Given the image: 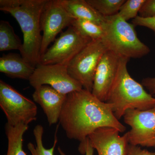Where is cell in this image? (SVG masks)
<instances>
[{"instance_id":"obj_11","label":"cell","mask_w":155,"mask_h":155,"mask_svg":"<svg viewBox=\"0 0 155 155\" xmlns=\"http://www.w3.org/2000/svg\"><path fill=\"white\" fill-rule=\"evenodd\" d=\"M120 58L116 53L108 50L101 58L97 67L91 92L104 102L107 101L109 92L116 78Z\"/></svg>"},{"instance_id":"obj_4","label":"cell","mask_w":155,"mask_h":155,"mask_svg":"<svg viewBox=\"0 0 155 155\" xmlns=\"http://www.w3.org/2000/svg\"><path fill=\"white\" fill-rule=\"evenodd\" d=\"M102 26L105 32L103 41L108 50L120 57L129 60L137 59L150 52L149 48L139 39L134 25L127 22L118 14L106 17Z\"/></svg>"},{"instance_id":"obj_2","label":"cell","mask_w":155,"mask_h":155,"mask_svg":"<svg viewBox=\"0 0 155 155\" xmlns=\"http://www.w3.org/2000/svg\"><path fill=\"white\" fill-rule=\"evenodd\" d=\"M47 1L0 0V10L14 17L22 31L23 42L20 54L35 67L41 58V17Z\"/></svg>"},{"instance_id":"obj_19","label":"cell","mask_w":155,"mask_h":155,"mask_svg":"<svg viewBox=\"0 0 155 155\" xmlns=\"http://www.w3.org/2000/svg\"><path fill=\"white\" fill-rule=\"evenodd\" d=\"M58 127V128L56 129L54 140L52 147L50 148L47 149L44 145L43 141L44 132V127L41 125H36L33 131L34 136L35 139V144L29 142L27 144V148L30 153L28 155H54L55 149L58 142L57 136Z\"/></svg>"},{"instance_id":"obj_12","label":"cell","mask_w":155,"mask_h":155,"mask_svg":"<svg viewBox=\"0 0 155 155\" xmlns=\"http://www.w3.org/2000/svg\"><path fill=\"white\" fill-rule=\"evenodd\" d=\"M110 127H101L89 136L91 144L98 155H126L129 143L128 134Z\"/></svg>"},{"instance_id":"obj_7","label":"cell","mask_w":155,"mask_h":155,"mask_svg":"<svg viewBox=\"0 0 155 155\" xmlns=\"http://www.w3.org/2000/svg\"><path fill=\"white\" fill-rule=\"evenodd\" d=\"M72 26L62 32L51 47L41 56L39 64L68 65L74 57L92 41Z\"/></svg>"},{"instance_id":"obj_15","label":"cell","mask_w":155,"mask_h":155,"mask_svg":"<svg viewBox=\"0 0 155 155\" xmlns=\"http://www.w3.org/2000/svg\"><path fill=\"white\" fill-rule=\"evenodd\" d=\"M59 2L75 19L89 20L102 25L106 17L101 15L86 0H58Z\"/></svg>"},{"instance_id":"obj_21","label":"cell","mask_w":155,"mask_h":155,"mask_svg":"<svg viewBox=\"0 0 155 155\" xmlns=\"http://www.w3.org/2000/svg\"><path fill=\"white\" fill-rule=\"evenodd\" d=\"M146 0H127L125 1L118 14L126 21L134 19L143 5Z\"/></svg>"},{"instance_id":"obj_25","label":"cell","mask_w":155,"mask_h":155,"mask_svg":"<svg viewBox=\"0 0 155 155\" xmlns=\"http://www.w3.org/2000/svg\"><path fill=\"white\" fill-rule=\"evenodd\" d=\"M141 84L143 87L148 91L149 93L155 98V77L143 78Z\"/></svg>"},{"instance_id":"obj_5","label":"cell","mask_w":155,"mask_h":155,"mask_svg":"<svg viewBox=\"0 0 155 155\" xmlns=\"http://www.w3.org/2000/svg\"><path fill=\"white\" fill-rule=\"evenodd\" d=\"M0 107L13 126L28 125L36 121L38 108L34 101L20 94L13 87L0 80Z\"/></svg>"},{"instance_id":"obj_24","label":"cell","mask_w":155,"mask_h":155,"mask_svg":"<svg viewBox=\"0 0 155 155\" xmlns=\"http://www.w3.org/2000/svg\"><path fill=\"white\" fill-rule=\"evenodd\" d=\"M126 155H155V152H152L146 149H142L139 146L129 144Z\"/></svg>"},{"instance_id":"obj_23","label":"cell","mask_w":155,"mask_h":155,"mask_svg":"<svg viewBox=\"0 0 155 155\" xmlns=\"http://www.w3.org/2000/svg\"><path fill=\"white\" fill-rule=\"evenodd\" d=\"M139 14L142 17H155V0H146Z\"/></svg>"},{"instance_id":"obj_20","label":"cell","mask_w":155,"mask_h":155,"mask_svg":"<svg viewBox=\"0 0 155 155\" xmlns=\"http://www.w3.org/2000/svg\"><path fill=\"white\" fill-rule=\"evenodd\" d=\"M126 0H86L87 2L104 17L114 16Z\"/></svg>"},{"instance_id":"obj_10","label":"cell","mask_w":155,"mask_h":155,"mask_svg":"<svg viewBox=\"0 0 155 155\" xmlns=\"http://www.w3.org/2000/svg\"><path fill=\"white\" fill-rule=\"evenodd\" d=\"M74 19L58 0H48L41 17V29L43 32L41 57L55 41L58 34L71 26Z\"/></svg>"},{"instance_id":"obj_14","label":"cell","mask_w":155,"mask_h":155,"mask_svg":"<svg viewBox=\"0 0 155 155\" xmlns=\"http://www.w3.org/2000/svg\"><path fill=\"white\" fill-rule=\"evenodd\" d=\"M35 69L20 54L9 53L0 58V72L11 78L28 81Z\"/></svg>"},{"instance_id":"obj_22","label":"cell","mask_w":155,"mask_h":155,"mask_svg":"<svg viewBox=\"0 0 155 155\" xmlns=\"http://www.w3.org/2000/svg\"><path fill=\"white\" fill-rule=\"evenodd\" d=\"M134 26H142L149 28L155 35V17H142L137 16L132 21Z\"/></svg>"},{"instance_id":"obj_8","label":"cell","mask_w":155,"mask_h":155,"mask_svg":"<svg viewBox=\"0 0 155 155\" xmlns=\"http://www.w3.org/2000/svg\"><path fill=\"white\" fill-rule=\"evenodd\" d=\"M28 81L34 89L48 85L65 95L83 89L80 82L69 75L67 65L62 64H38Z\"/></svg>"},{"instance_id":"obj_18","label":"cell","mask_w":155,"mask_h":155,"mask_svg":"<svg viewBox=\"0 0 155 155\" xmlns=\"http://www.w3.org/2000/svg\"><path fill=\"white\" fill-rule=\"evenodd\" d=\"M71 26L84 36L92 41L103 40L105 36V32L102 25L92 21L74 19Z\"/></svg>"},{"instance_id":"obj_1","label":"cell","mask_w":155,"mask_h":155,"mask_svg":"<svg viewBox=\"0 0 155 155\" xmlns=\"http://www.w3.org/2000/svg\"><path fill=\"white\" fill-rule=\"evenodd\" d=\"M59 122L67 137L80 143L101 127H112L121 133L126 129L114 115L110 104L84 89L67 95Z\"/></svg>"},{"instance_id":"obj_6","label":"cell","mask_w":155,"mask_h":155,"mask_svg":"<svg viewBox=\"0 0 155 155\" xmlns=\"http://www.w3.org/2000/svg\"><path fill=\"white\" fill-rule=\"evenodd\" d=\"M108 50L103 40L92 41L67 65L69 75L84 89L91 92L97 67Z\"/></svg>"},{"instance_id":"obj_17","label":"cell","mask_w":155,"mask_h":155,"mask_svg":"<svg viewBox=\"0 0 155 155\" xmlns=\"http://www.w3.org/2000/svg\"><path fill=\"white\" fill-rule=\"evenodd\" d=\"M22 43L14 32L10 23L6 20L0 21V51L19 50L22 49Z\"/></svg>"},{"instance_id":"obj_3","label":"cell","mask_w":155,"mask_h":155,"mask_svg":"<svg viewBox=\"0 0 155 155\" xmlns=\"http://www.w3.org/2000/svg\"><path fill=\"white\" fill-rule=\"evenodd\" d=\"M129 59L120 58L118 72L106 102L110 104L118 120L130 109L147 110L155 107V98L131 77L127 69Z\"/></svg>"},{"instance_id":"obj_26","label":"cell","mask_w":155,"mask_h":155,"mask_svg":"<svg viewBox=\"0 0 155 155\" xmlns=\"http://www.w3.org/2000/svg\"><path fill=\"white\" fill-rule=\"evenodd\" d=\"M58 152L60 155H66L65 153L62 150L60 147H58ZM94 149L91 146L89 139L88 137H87L85 143V146H84V154L85 155H94Z\"/></svg>"},{"instance_id":"obj_13","label":"cell","mask_w":155,"mask_h":155,"mask_svg":"<svg viewBox=\"0 0 155 155\" xmlns=\"http://www.w3.org/2000/svg\"><path fill=\"white\" fill-rule=\"evenodd\" d=\"M67 96L49 85H43L35 89L32 95L34 101L41 107L50 126L59 121Z\"/></svg>"},{"instance_id":"obj_9","label":"cell","mask_w":155,"mask_h":155,"mask_svg":"<svg viewBox=\"0 0 155 155\" xmlns=\"http://www.w3.org/2000/svg\"><path fill=\"white\" fill-rule=\"evenodd\" d=\"M123 117L131 127L127 132L129 144L155 148V107L147 110L130 109Z\"/></svg>"},{"instance_id":"obj_16","label":"cell","mask_w":155,"mask_h":155,"mask_svg":"<svg viewBox=\"0 0 155 155\" xmlns=\"http://www.w3.org/2000/svg\"><path fill=\"white\" fill-rule=\"evenodd\" d=\"M29 125L23 124L13 126L8 123L5 125V131L8 144L6 155H27L23 149V135Z\"/></svg>"}]
</instances>
